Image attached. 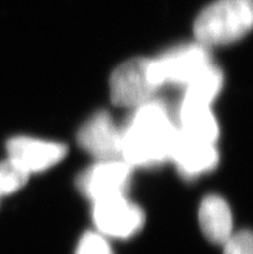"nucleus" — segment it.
Segmentation results:
<instances>
[{
  "label": "nucleus",
  "mask_w": 253,
  "mask_h": 254,
  "mask_svg": "<svg viewBox=\"0 0 253 254\" xmlns=\"http://www.w3.org/2000/svg\"><path fill=\"white\" fill-rule=\"evenodd\" d=\"M177 126L163 102L151 100L132 109L120 128V158L131 167H153L169 160Z\"/></svg>",
  "instance_id": "1"
},
{
  "label": "nucleus",
  "mask_w": 253,
  "mask_h": 254,
  "mask_svg": "<svg viewBox=\"0 0 253 254\" xmlns=\"http://www.w3.org/2000/svg\"><path fill=\"white\" fill-rule=\"evenodd\" d=\"M252 22V0H216L196 17L194 35L208 48L230 44L247 35Z\"/></svg>",
  "instance_id": "2"
},
{
  "label": "nucleus",
  "mask_w": 253,
  "mask_h": 254,
  "mask_svg": "<svg viewBox=\"0 0 253 254\" xmlns=\"http://www.w3.org/2000/svg\"><path fill=\"white\" fill-rule=\"evenodd\" d=\"M162 85L154 58H132L111 74L110 97L115 106L135 109L151 100Z\"/></svg>",
  "instance_id": "3"
},
{
  "label": "nucleus",
  "mask_w": 253,
  "mask_h": 254,
  "mask_svg": "<svg viewBox=\"0 0 253 254\" xmlns=\"http://www.w3.org/2000/svg\"><path fill=\"white\" fill-rule=\"evenodd\" d=\"M154 64L163 85L173 84L186 87L213 62L208 47L196 42L168 49L154 58Z\"/></svg>",
  "instance_id": "4"
},
{
  "label": "nucleus",
  "mask_w": 253,
  "mask_h": 254,
  "mask_svg": "<svg viewBox=\"0 0 253 254\" xmlns=\"http://www.w3.org/2000/svg\"><path fill=\"white\" fill-rule=\"evenodd\" d=\"M93 221L101 235L129 239L141 231L145 214L141 208L129 201L125 195H116L94 203Z\"/></svg>",
  "instance_id": "5"
},
{
  "label": "nucleus",
  "mask_w": 253,
  "mask_h": 254,
  "mask_svg": "<svg viewBox=\"0 0 253 254\" xmlns=\"http://www.w3.org/2000/svg\"><path fill=\"white\" fill-rule=\"evenodd\" d=\"M133 167L123 159L98 160L94 165L79 174L78 190L96 203L106 197L125 195L132 177Z\"/></svg>",
  "instance_id": "6"
},
{
  "label": "nucleus",
  "mask_w": 253,
  "mask_h": 254,
  "mask_svg": "<svg viewBox=\"0 0 253 254\" xmlns=\"http://www.w3.org/2000/svg\"><path fill=\"white\" fill-rule=\"evenodd\" d=\"M8 160L25 173H36L53 167L68 154V148L57 142L31 137H14L6 143Z\"/></svg>",
  "instance_id": "7"
},
{
  "label": "nucleus",
  "mask_w": 253,
  "mask_h": 254,
  "mask_svg": "<svg viewBox=\"0 0 253 254\" xmlns=\"http://www.w3.org/2000/svg\"><path fill=\"white\" fill-rule=\"evenodd\" d=\"M84 151L97 160H111L120 156V128L107 111H97L84 122L77 135Z\"/></svg>",
  "instance_id": "8"
},
{
  "label": "nucleus",
  "mask_w": 253,
  "mask_h": 254,
  "mask_svg": "<svg viewBox=\"0 0 253 254\" xmlns=\"http://www.w3.org/2000/svg\"><path fill=\"white\" fill-rule=\"evenodd\" d=\"M169 160L176 164L182 176L194 178L212 171L217 165L218 152L215 142L195 138L179 132L177 128Z\"/></svg>",
  "instance_id": "9"
},
{
  "label": "nucleus",
  "mask_w": 253,
  "mask_h": 254,
  "mask_svg": "<svg viewBox=\"0 0 253 254\" xmlns=\"http://www.w3.org/2000/svg\"><path fill=\"white\" fill-rule=\"evenodd\" d=\"M199 225L209 242L224 244L233 234V214L228 203L217 195L204 197L199 208Z\"/></svg>",
  "instance_id": "10"
},
{
  "label": "nucleus",
  "mask_w": 253,
  "mask_h": 254,
  "mask_svg": "<svg viewBox=\"0 0 253 254\" xmlns=\"http://www.w3.org/2000/svg\"><path fill=\"white\" fill-rule=\"evenodd\" d=\"M178 130L195 138L215 142L218 137V126L211 106L181 101L178 110Z\"/></svg>",
  "instance_id": "11"
},
{
  "label": "nucleus",
  "mask_w": 253,
  "mask_h": 254,
  "mask_svg": "<svg viewBox=\"0 0 253 254\" xmlns=\"http://www.w3.org/2000/svg\"><path fill=\"white\" fill-rule=\"evenodd\" d=\"M224 84V75L221 70L212 64L208 67L203 70L195 79H192L186 85L183 102L198 103L211 106L218 93L221 92Z\"/></svg>",
  "instance_id": "12"
},
{
  "label": "nucleus",
  "mask_w": 253,
  "mask_h": 254,
  "mask_svg": "<svg viewBox=\"0 0 253 254\" xmlns=\"http://www.w3.org/2000/svg\"><path fill=\"white\" fill-rule=\"evenodd\" d=\"M29 174L21 171L12 161L0 163V196L16 192L27 182Z\"/></svg>",
  "instance_id": "13"
},
{
  "label": "nucleus",
  "mask_w": 253,
  "mask_h": 254,
  "mask_svg": "<svg viewBox=\"0 0 253 254\" xmlns=\"http://www.w3.org/2000/svg\"><path fill=\"white\" fill-rule=\"evenodd\" d=\"M75 254H114L106 236L99 232H85L77 245Z\"/></svg>",
  "instance_id": "14"
},
{
  "label": "nucleus",
  "mask_w": 253,
  "mask_h": 254,
  "mask_svg": "<svg viewBox=\"0 0 253 254\" xmlns=\"http://www.w3.org/2000/svg\"><path fill=\"white\" fill-rule=\"evenodd\" d=\"M222 245L224 254H253V239L250 231L233 232Z\"/></svg>",
  "instance_id": "15"
}]
</instances>
